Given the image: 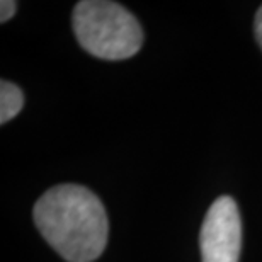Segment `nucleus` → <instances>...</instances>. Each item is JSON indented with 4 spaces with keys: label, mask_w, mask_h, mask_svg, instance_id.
Here are the masks:
<instances>
[{
    "label": "nucleus",
    "mask_w": 262,
    "mask_h": 262,
    "mask_svg": "<svg viewBox=\"0 0 262 262\" xmlns=\"http://www.w3.org/2000/svg\"><path fill=\"white\" fill-rule=\"evenodd\" d=\"M33 218L43 238L68 262H92L106 249V209L83 186L51 187L36 201Z\"/></svg>",
    "instance_id": "nucleus-1"
},
{
    "label": "nucleus",
    "mask_w": 262,
    "mask_h": 262,
    "mask_svg": "<svg viewBox=\"0 0 262 262\" xmlns=\"http://www.w3.org/2000/svg\"><path fill=\"white\" fill-rule=\"evenodd\" d=\"M72 26L87 53L102 60H126L143 45V31L123 5L107 0H82L73 7Z\"/></svg>",
    "instance_id": "nucleus-2"
},
{
    "label": "nucleus",
    "mask_w": 262,
    "mask_h": 262,
    "mask_svg": "<svg viewBox=\"0 0 262 262\" xmlns=\"http://www.w3.org/2000/svg\"><path fill=\"white\" fill-rule=\"evenodd\" d=\"M203 262H238L242 220L233 198L220 196L209 206L199 233Z\"/></svg>",
    "instance_id": "nucleus-3"
},
{
    "label": "nucleus",
    "mask_w": 262,
    "mask_h": 262,
    "mask_svg": "<svg viewBox=\"0 0 262 262\" xmlns=\"http://www.w3.org/2000/svg\"><path fill=\"white\" fill-rule=\"evenodd\" d=\"M24 106L23 91L9 80L0 82V123L5 124L15 118Z\"/></svg>",
    "instance_id": "nucleus-4"
},
{
    "label": "nucleus",
    "mask_w": 262,
    "mask_h": 262,
    "mask_svg": "<svg viewBox=\"0 0 262 262\" xmlns=\"http://www.w3.org/2000/svg\"><path fill=\"white\" fill-rule=\"evenodd\" d=\"M17 10V4L14 0H2L0 2V23H7Z\"/></svg>",
    "instance_id": "nucleus-5"
},
{
    "label": "nucleus",
    "mask_w": 262,
    "mask_h": 262,
    "mask_svg": "<svg viewBox=\"0 0 262 262\" xmlns=\"http://www.w3.org/2000/svg\"><path fill=\"white\" fill-rule=\"evenodd\" d=\"M254 31H255V39L262 50V5L259 7L257 14H255V23H254Z\"/></svg>",
    "instance_id": "nucleus-6"
}]
</instances>
